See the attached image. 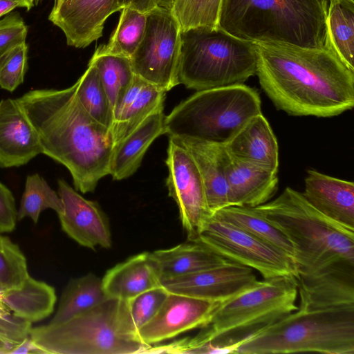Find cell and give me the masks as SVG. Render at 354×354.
<instances>
[{
  "instance_id": "cell-8",
  "label": "cell",
  "mask_w": 354,
  "mask_h": 354,
  "mask_svg": "<svg viewBox=\"0 0 354 354\" xmlns=\"http://www.w3.org/2000/svg\"><path fill=\"white\" fill-rule=\"evenodd\" d=\"M178 79L187 88L201 91L243 84L256 75L254 43L221 28L181 30Z\"/></svg>"
},
{
  "instance_id": "cell-50",
  "label": "cell",
  "mask_w": 354,
  "mask_h": 354,
  "mask_svg": "<svg viewBox=\"0 0 354 354\" xmlns=\"http://www.w3.org/2000/svg\"><path fill=\"white\" fill-rule=\"evenodd\" d=\"M328 1H330V0H328Z\"/></svg>"
},
{
  "instance_id": "cell-3",
  "label": "cell",
  "mask_w": 354,
  "mask_h": 354,
  "mask_svg": "<svg viewBox=\"0 0 354 354\" xmlns=\"http://www.w3.org/2000/svg\"><path fill=\"white\" fill-rule=\"evenodd\" d=\"M254 208L293 245L298 288L354 277L353 228L325 216L289 187Z\"/></svg>"
},
{
  "instance_id": "cell-13",
  "label": "cell",
  "mask_w": 354,
  "mask_h": 354,
  "mask_svg": "<svg viewBox=\"0 0 354 354\" xmlns=\"http://www.w3.org/2000/svg\"><path fill=\"white\" fill-rule=\"evenodd\" d=\"M257 281L253 269L228 261L192 274L161 280V286L169 292L221 303Z\"/></svg>"
},
{
  "instance_id": "cell-11",
  "label": "cell",
  "mask_w": 354,
  "mask_h": 354,
  "mask_svg": "<svg viewBox=\"0 0 354 354\" xmlns=\"http://www.w3.org/2000/svg\"><path fill=\"white\" fill-rule=\"evenodd\" d=\"M227 260L259 272L263 279L298 278L295 261L281 250L212 215L203 223L197 239Z\"/></svg>"
},
{
  "instance_id": "cell-29",
  "label": "cell",
  "mask_w": 354,
  "mask_h": 354,
  "mask_svg": "<svg viewBox=\"0 0 354 354\" xmlns=\"http://www.w3.org/2000/svg\"><path fill=\"white\" fill-rule=\"evenodd\" d=\"M109 299L102 279L93 273L71 279L65 287L57 311L48 324L56 325L84 313Z\"/></svg>"
},
{
  "instance_id": "cell-47",
  "label": "cell",
  "mask_w": 354,
  "mask_h": 354,
  "mask_svg": "<svg viewBox=\"0 0 354 354\" xmlns=\"http://www.w3.org/2000/svg\"><path fill=\"white\" fill-rule=\"evenodd\" d=\"M39 0H32L34 6L37 5Z\"/></svg>"
},
{
  "instance_id": "cell-33",
  "label": "cell",
  "mask_w": 354,
  "mask_h": 354,
  "mask_svg": "<svg viewBox=\"0 0 354 354\" xmlns=\"http://www.w3.org/2000/svg\"><path fill=\"white\" fill-rule=\"evenodd\" d=\"M47 209H52L57 214L63 211L59 194L38 174L27 176L17 210V221L29 217L37 223L41 212Z\"/></svg>"
},
{
  "instance_id": "cell-14",
  "label": "cell",
  "mask_w": 354,
  "mask_h": 354,
  "mask_svg": "<svg viewBox=\"0 0 354 354\" xmlns=\"http://www.w3.org/2000/svg\"><path fill=\"white\" fill-rule=\"evenodd\" d=\"M219 304L169 292L156 315L137 331L136 337L151 346L201 328L210 322Z\"/></svg>"
},
{
  "instance_id": "cell-30",
  "label": "cell",
  "mask_w": 354,
  "mask_h": 354,
  "mask_svg": "<svg viewBox=\"0 0 354 354\" xmlns=\"http://www.w3.org/2000/svg\"><path fill=\"white\" fill-rule=\"evenodd\" d=\"M147 13L124 7L109 42L96 48L94 55H113L130 57L145 35Z\"/></svg>"
},
{
  "instance_id": "cell-24",
  "label": "cell",
  "mask_w": 354,
  "mask_h": 354,
  "mask_svg": "<svg viewBox=\"0 0 354 354\" xmlns=\"http://www.w3.org/2000/svg\"><path fill=\"white\" fill-rule=\"evenodd\" d=\"M165 116L164 107L160 108L115 146L109 173L113 180L127 178L138 170L149 146L165 133Z\"/></svg>"
},
{
  "instance_id": "cell-48",
  "label": "cell",
  "mask_w": 354,
  "mask_h": 354,
  "mask_svg": "<svg viewBox=\"0 0 354 354\" xmlns=\"http://www.w3.org/2000/svg\"><path fill=\"white\" fill-rule=\"evenodd\" d=\"M62 0H55L54 1V5L57 4L59 2H60Z\"/></svg>"
},
{
  "instance_id": "cell-44",
  "label": "cell",
  "mask_w": 354,
  "mask_h": 354,
  "mask_svg": "<svg viewBox=\"0 0 354 354\" xmlns=\"http://www.w3.org/2000/svg\"><path fill=\"white\" fill-rule=\"evenodd\" d=\"M176 0H153L155 7H160L169 10Z\"/></svg>"
},
{
  "instance_id": "cell-19",
  "label": "cell",
  "mask_w": 354,
  "mask_h": 354,
  "mask_svg": "<svg viewBox=\"0 0 354 354\" xmlns=\"http://www.w3.org/2000/svg\"><path fill=\"white\" fill-rule=\"evenodd\" d=\"M225 171L230 206L254 207L267 203L277 190V173L238 160L227 151Z\"/></svg>"
},
{
  "instance_id": "cell-32",
  "label": "cell",
  "mask_w": 354,
  "mask_h": 354,
  "mask_svg": "<svg viewBox=\"0 0 354 354\" xmlns=\"http://www.w3.org/2000/svg\"><path fill=\"white\" fill-rule=\"evenodd\" d=\"M77 96L85 111L100 124L111 129L113 113L96 67L88 63L75 82Z\"/></svg>"
},
{
  "instance_id": "cell-37",
  "label": "cell",
  "mask_w": 354,
  "mask_h": 354,
  "mask_svg": "<svg viewBox=\"0 0 354 354\" xmlns=\"http://www.w3.org/2000/svg\"><path fill=\"white\" fill-rule=\"evenodd\" d=\"M28 69L26 42L15 46L0 57V86L10 92L23 83Z\"/></svg>"
},
{
  "instance_id": "cell-18",
  "label": "cell",
  "mask_w": 354,
  "mask_h": 354,
  "mask_svg": "<svg viewBox=\"0 0 354 354\" xmlns=\"http://www.w3.org/2000/svg\"><path fill=\"white\" fill-rule=\"evenodd\" d=\"M306 200L319 212L354 229V183L308 169L304 180Z\"/></svg>"
},
{
  "instance_id": "cell-10",
  "label": "cell",
  "mask_w": 354,
  "mask_h": 354,
  "mask_svg": "<svg viewBox=\"0 0 354 354\" xmlns=\"http://www.w3.org/2000/svg\"><path fill=\"white\" fill-rule=\"evenodd\" d=\"M180 35L169 10L155 7L147 12L144 37L130 57L134 74L165 92L179 84Z\"/></svg>"
},
{
  "instance_id": "cell-49",
  "label": "cell",
  "mask_w": 354,
  "mask_h": 354,
  "mask_svg": "<svg viewBox=\"0 0 354 354\" xmlns=\"http://www.w3.org/2000/svg\"><path fill=\"white\" fill-rule=\"evenodd\" d=\"M6 310V309H0V312H1V311H2V310Z\"/></svg>"
},
{
  "instance_id": "cell-43",
  "label": "cell",
  "mask_w": 354,
  "mask_h": 354,
  "mask_svg": "<svg viewBox=\"0 0 354 354\" xmlns=\"http://www.w3.org/2000/svg\"><path fill=\"white\" fill-rule=\"evenodd\" d=\"M19 7L28 10L25 0H0V17Z\"/></svg>"
},
{
  "instance_id": "cell-1",
  "label": "cell",
  "mask_w": 354,
  "mask_h": 354,
  "mask_svg": "<svg viewBox=\"0 0 354 354\" xmlns=\"http://www.w3.org/2000/svg\"><path fill=\"white\" fill-rule=\"evenodd\" d=\"M259 84L275 107L294 116L330 118L354 106V71L326 45L254 42Z\"/></svg>"
},
{
  "instance_id": "cell-38",
  "label": "cell",
  "mask_w": 354,
  "mask_h": 354,
  "mask_svg": "<svg viewBox=\"0 0 354 354\" xmlns=\"http://www.w3.org/2000/svg\"><path fill=\"white\" fill-rule=\"evenodd\" d=\"M32 322L8 310L0 312V353L10 351L30 336Z\"/></svg>"
},
{
  "instance_id": "cell-2",
  "label": "cell",
  "mask_w": 354,
  "mask_h": 354,
  "mask_svg": "<svg viewBox=\"0 0 354 354\" xmlns=\"http://www.w3.org/2000/svg\"><path fill=\"white\" fill-rule=\"evenodd\" d=\"M76 88L75 83L64 89H35L17 100L38 133L42 153L64 165L75 189L86 194L109 175L115 143L111 129L83 108Z\"/></svg>"
},
{
  "instance_id": "cell-7",
  "label": "cell",
  "mask_w": 354,
  "mask_h": 354,
  "mask_svg": "<svg viewBox=\"0 0 354 354\" xmlns=\"http://www.w3.org/2000/svg\"><path fill=\"white\" fill-rule=\"evenodd\" d=\"M30 337L44 353H145L151 346L131 333L124 301L112 298L63 323L32 327Z\"/></svg>"
},
{
  "instance_id": "cell-15",
  "label": "cell",
  "mask_w": 354,
  "mask_h": 354,
  "mask_svg": "<svg viewBox=\"0 0 354 354\" xmlns=\"http://www.w3.org/2000/svg\"><path fill=\"white\" fill-rule=\"evenodd\" d=\"M58 194L63 203V211L58 214L62 230L85 248H111L109 221L99 205L84 198L62 179L58 180Z\"/></svg>"
},
{
  "instance_id": "cell-4",
  "label": "cell",
  "mask_w": 354,
  "mask_h": 354,
  "mask_svg": "<svg viewBox=\"0 0 354 354\" xmlns=\"http://www.w3.org/2000/svg\"><path fill=\"white\" fill-rule=\"evenodd\" d=\"M297 297L298 283L294 277L257 280L249 288L220 303L208 324L194 337L156 346V351L198 353L207 345L216 346L236 342L296 310Z\"/></svg>"
},
{
  "instance_id": "cell-26",
  "label": "cell",
  "mask_w": 354,
  "mask_h": 354,
  "mask_svg": "<svg viewBox=\"0 0 354 354\" xmlns=\"http://www.w3.org/2000/svg\"><path fill=\"white\" fill-rule=\"evenodd\" d=\"M56 301L53 286L30 275L19 288L6 290L1 297L6 310L32 323L50 315Z\"/></svg>"
},
{
  "instance_id": "cell-20",
  "label": "cell",
  "mask_w": 354,
  "mask_h": 354,
  "mask_svg": "<svg viewBox=\"0 0 354 354\" xmlns=\"http://www.w3.org/2000/svg\"><path fill=\"white\" fill-rule=\"evenodd\" d=\"M224 147L230 156L238 160L278 172L277 140L262 113L245 122Z\"/></svg>"
},
{
  "instance_id": "cell-34",
  "label": "cell",
  "mask_w": 354,
  "mask_h": 354,
  "mask_svg": "<svg viewBox=\"0 0 354 354\" xmlns=\"http://www.w3.org/2000/svg\"><path fill=\"white\" fill-rule=\"evenodd\" d=\"M222 0H176L170 12L181 30L205 27L218 28Z\"/></svg>"
},
{
  "instance_id": "cell-6",
  "label": "cell",
  "mask_w": 354,
  "mask_h": 354,
  "mask_svg": "<svg viewBox=\"0 0 354 354\" xmlns=\"http://www.w3.org/2000/svg\"><path fill=\"white\" fill-rule=\"evenodd\" d=\"M354 354V306L297 308L248 335L237 354Z\"/></svg>"
},
{
  "instance_id": "cell-9",
  "label": "cell",
  "mask_w": 354,
  "mask_h": 354,
  "mask_svg": "<svg viewBox=\"0 0 354 354\" xmlns=\"http://www.w3.org/2000/svg\"><path fill=\"white\" fill-rule=\"evenodd\" d=\"M260 113L258 92L243 84L197 91L165 116V133L225 145Z\"/></svg>"
},
{
  "instance_id": "cell-40",
  "label": "cell",
  "mask_w": 354,
  "mask_h": 354,
  "mask_svg": "<svg viewBox=\"0 0 354 354\" xmlns=\"http://www.w3.org/2000/svg\"><path fill=\"white\" fill-rule=\"evenodd\" d=\"M17 221V210L11 191L0 182V234L12 232Z\"/></svg>"
},
{
  "instance_id": "cell-12",
  "label": "cell",
  "mask_w": 354,
  "mask_h": 354,
  "mask_svg": "<svg viewBox=\"0 0 354 354\" xmlns=\"http://www.w3.org/2000/svg\"><path fill=\"white\" fill-rule=\"evenodd\" d=\"M165 163L168 194L177 204L188 241H195L203 223L212 215L201 176L189 152L174 137H169Z\"/></svg>"
},
{
  "instance_id": "cell-17",
  "label": "cell",
  "mask_w": 354,
  "mask_h": 354,
  "mask_svg": "<svg viewBox=\"0 0 354 354\" xmlns=\"http://www.w3.org/2000/svg\"><path fill=\"white\" fill-rule=\"evenodd\" d=\"M42 148L38 133L17 99L0 101V167L27 164Z\"/></svg>"
},
{
  "instance_id": "cell-21",
  "label": "cell",
  "mask_w": 354,
  "mask_h": 354,
  "mask_svg": "<svg viewBox=\"0 0 354 354\" xmlns=\"http://www.w3.org/2000/svg\"><path fill=\"white\" fill-rule=\"evenodd\" d=\"M173 137V136H169ZM189 152L201 176L212 214L230 206L225 171L226 150L220 145L187 137H174Z\"/></svg>"
},
{
  "instance_id": "cell-23",
  "label": "cell",
  "mask_w": 354,
  "mask_h": 354,
  "mask_svg": "<svg viewBox=\"0 0 354 354\" xmlns=\"http://www.w3.org/2000/svg\"><path fill=\"white\" fill-rule=\"evenodd\" d=\"M166 92L135 75L113 109L111 132L115 146L150 114L164 107Z\"/></svg>"
},
{
  "instance_id": "cell-46",
  "label": "cell",
  "mask_w": 354,
  "mask_h": 354,
  "mask_svg": "<svg viewBox=\"0 0 354 354\" xmlns=\"http://www.w3.org/2000/svg\"><path fill=\"white\" fill-rule=\"evenodd\" d=\"M26 3L28 4V10H30L32 7L34 6L32 0H25Z\"/></svg>"
},
{
  "instance_id": "cell-42",
  "label": "cell",
  "mask_w": 354,
  "mask_h": 354,
  "mask_svg": "<svg viewBox=\"0 0 354 354\" xmlns=\"http://www.w3.org/2000/svg\"><path fill=\"white\" fill-rule=\"evenodd\" d=\"M15 353H44V352L29 336L10 353V354Z\"/></svg>"
},
{
  "instance_id": "cell-28",
  "label": "cell",
  "mask_w": 354,
  "mask_h": 354,
  "mask_svg": "<svg viewBox=\"0 0 354 354\" xmlns=\"http://www.w3.org/2000/svg\"><path fill=\"white\" fill-rule=\"evenodd\" d=\"M325 45L330 48L341 61L354 71V1L330 0L326 18Z\"/></svg>"
},
{
  "instance_id": "cell-39",
  "label": "cell",
  "mask_w": 354,
  "mask_h": 354,
  "mask_svg": "<svg viewBox=\"0 0 354 354\" xmlns=\"http://www.w3.org/2000/svg\"><path fill=\"white\" fill-rule=\"evenodd\" d=\"M28 27L18 12L0 19V57L10 48L26 42Z\"/></svg>"
},
{
  "instance_id": "cell-41",
  "label": "cell",
  "mask_w": 354,
  "mask_h": 354,
  "mask_svg": "<svg viewBox=\"0 0 354 354\" xmlns=\"http://www.w3.org/2000/svg\"><path fill=\"white\" fill-rule=\"evenodd\" d=\"M118 3L122 9L129 7L146 13L155 8L153 0H118Z\"/></svg>"
},
{
  "instance_id": "cell-22",
  "label": "cell",
  "mask_w": 354,
  "mask_h": 354,
  "mask_svg": "<svg viewBox=\"0 0 354 354\" xmlns=\"http://www.w3.org/2000/svg\"><path fill=\"white\" fill-rule=\"evenodd\" d=\"M102 281L109 298L127 301L160 286L161 277L151 252H142L107 270Z\"/></svg>"
},
{
  "instance_id": "cell-25",
  "label": "cell",
  "mask_w": 354,
  "mask_h": 354,
  "mask_svg": "<svg viewBox=\"0 0 354 354\" xmlns=\"http://www.w3.org/2000/svg\"><path fill=\"white\" fill-rule=\"evenodd\" d=\"M151 254L158 265L161 280L192 274L230 261L201 243L192 241L156 250Z\"/></svg>"
},
{
  "instance_id": "cell-5",
  "label": "cell",
  "mask_w": 354,
  "mask_h": 354,
  "mask_svg": "<svg viewBox=\"0 0 354 354\" xmlns=\"http://www.w3.org/2000/svg\"><path fill=\"white\" fill-rule=\"evenodd\" d=\"M328 0H222L218 28L252 42L324 47Z\"/></svg>"
},
{
  "instance_id": "cell-31",
  "label": "cell",
  "mask_w": 354,
  "mask_h": 354,
  "mask_svg": "<svg viewBox=\"0 0 354 354\" xmlns=\"http://www.w3.org/2000/svg\"><path fill=\"white\" fill-rule=\"evenodd\" d=\"M97 68L113 109L131 84L135 74L130 59L113 55H94L89 61Z\"/></svg>"
},
{
  "instance_id": "cell-35",
  "label": "cell",
  "mask_w": 354,
  "mask_h": 354,
  "mask_svg": "<svg viewBox=\"0 0 354 354\" xmlns=\"http://www.w3.org/2000/svg\"><path fill=\"white\" fill-rule=\"evenodd\" d=\"M168 295L169 292L160 286L124 301L127 322L136 337L137 331L156 315Z\"/></svg>"
},
{
  "instance_id": "cell-45",
  "label": "cell",
  "mask_w": 354,
  "mask_h": 354,
  "mask_svg": "<svg viewBox=\"0 0 354 354\" xmlns=\"http://www.w3.org/2000/svg\"><path fill=\"white\" fill-rule=\"evenodd\" d=\"M6 290L0 286V309H6L1 303V297Z\"/></svg>"
},
{
  "instance_id": "cell-16",
  "label": "cell",
  "mask_w": 354,
  "mask_h": 354,
  "mask_svg": "<svg viewBox=\"0 0 354 354\" xmlns=\"http://www.w3.org/2000/svg\"><path fill=\"white\" fill-rule=\"evenodd\" d=\"M120 10L118 0H62L48 19L62 30L68 46L84 48L102 37L107 18Z\"/></svg>"
},
{
  "instance_id": "cell-27",
  "label": "cell",
  "mask_w": 354,
  "mask_h": 354,
  "mask_svg": "<svg viewBox=\"0 0 354 354\" xmlns=\"http://www.w3.org/2000/svg\"><path fill=\"white\" fill-rule=\"evenodd\" d=\"M212 215L281 250L295 261V250L290 240L254 207L228 206Z\"/></svg>"
},
{
  "instance_id": "cell-36",
  "label": "cell",
  "mask_w": 354,
  "mask_h": 354,
  "mask_svg": "<svg viewBox=\"0 0 354 354\" xmlns=\"http://www.w3.org/2000/svg\"><path fill=\"white\" fill-rule=\"evenodd\" d=\"M28 275L26 259L18 245L0 234V286L19 288Z\"/></svg>"
}]
</instances>
